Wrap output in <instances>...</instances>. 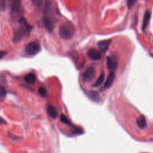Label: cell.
Segmentation results:
<instances>
[{
  "label": "cell",
  "instance_id": "obj_1",
  "mask_svg": "<svg viewBox=\"0 0 153 153\" xmlns=\"http://www.w3.org/2000/svg\"><path fill=\"white\" fill-rule=\"evenodd\" d=\"M19 26L17 29L15 30L13 33V41L15 42L21 41L25 36H28L33 26L30 25L25 18L21 17L19 20Z\"/></svg>",
  "mask_w": 153,
  "mask_h": 153
},
{
  "label": "cell",
  "instance_id": "obj_2",
  "mask_svg": "<svg viewBox=\"0 0 153 153\" xmlns=\"http://www.w3.org/2000/svg\"><path fill=\"white\" fill-rule=\"evenodd\" d=\"M44 24L48 32H51L54 27V19L53 12L52 4L50 1H47L44 16Z\"/></svg>",
  "mask_w": 153,
  "mask_h": 153
},
{
  "label": "cell",
  "instance_id": "obj_3",
  "mask_svg": "<svg viewBox=\"0 0 153 153\" xmlns=\"http://www.w3.org/2000/svg\"><path fill=\"white\" fill-rule=\"evenodd\" d=\"M75 32V28L74 24L71 22L63 23L59 27V33L60 37L64 39H69Z\"/></svg>",
  "mask_w": 153,
  "mask_h": 153
},
{
  "label": "cell",
  "instance_id": "obj_4",
  "mask_svg": "<svg viewBox=\"0 0 153 153\" xmlns=\"http://www.w3.org/2000/svg\"><path fill=\"white\" fill-rule=\"evenodd\" d=\"M10 8L11 16L14 19L19 17L22 13V7L21 3L18 1H11Z\"/></svg>",
  "mask_w": 153,
  "mask_h": 153
},
{
  "label": "cell",
  "instance_id": "obj_5",
  "mask_svg": "<svg viewBox=\"0 0 153 153\" xmlns=\"http://www.w3.org/2000/svg\"><path fill=\"white\" fill-rule=\"evenodd\" d=\"M41 50V46L39 43L32 41L28 43L25 47V51L26 52L31 56L36 54L38 53Z\"/></svg>",
  "mask_w": 153,
  "mask_h": 153
},
{
  "label": "cell",
  "instance_id": "obj_6",
  "mask_svg": "<svg viewBox=\"0 0 153 153\" xmlns=\"http://www.w3.org/2000/svg\"><path fill=\"white\" fill-rule=\"evenodd\" d=\"M95 75H96L95 69L92 66L88 67L86 69V70L82 74L83 80L85 82L90 81L94 78Z\"/></svg>",
  "mask_w": 153,
  "mask_h": 153
},
{
  "label": "cell",
  "instance_id": "obj_7",
  "mask_svg": "<svg viewBox=\"0 0 153 153\" xmlns=\"http://www.w3.org/2000/svg\"><path fill=\"white\" fill-rule=\"evenodd\" d=\"M87 55L89 59L93 60H99L101 59L100 53L95 48H91L87 52Z\"/></svg>",
  "mask_w": 153,
  "mask_h": 153
},
{
  "label": "cell",
  "instance_id": "obj_8",
  "mask_svg": "<svg viewBox=\"0 0 153 153\" xmlns=\"http://www.w3.org/2000/svg\"><path fill=\"white\" fill-rule=\"evenodd\" d=\"M106 65L107 68L113 71L114 70L116 69L118 66V62L117 60L111 56H108L106 57Z\"/></svg>",
  "mask_w": 153,
  "mask_h": 153
},
{
  "label": "cell",
  "instance_id": "obj_9",
  "mask_svg": "<svg viewBox=\"0 0 153 153\" xmlns=\"http://www.w3.org/2000/svg\"><path fill=\"white\" fill-rule=\"evenodd\" d=\"M111 41H112L111 39H106V40L99 41L97 43V46L102 51L105 53L108 50V48L111 43Z\"/></svg>",
  "mask_w": 153,
  "mask_h": 153
},
{
  "label": "cell",
  "instance_id": "obj_10",
  "mask_svg": "<svg viewBox=\"0 0 153 153\" xmlns=\"http://www.w3.org/2000/svg\"><path fill=\"white\" fill-rule=\"evenodd\" d=\"M115 74L114 71H111L109 75L108 76L106 81L105 82L104 84V88H109L111 86V85L112 84V83L114 82V81L115 79Z\"/></svg>",
  "mask_w": 153,
  "mask_h": 153
},
{
  "label": "cell",
  "instance_id": "obj_11",
  "mask_svg": "<svg viewBox=\"0 0 153 153\" xmlns=\"http://www.w3.org/2000/svg\"><path fill=\"white\" fill-rule=\"evenodd\" d=\"M47 113L48 114V115L53 118V119H56L58 115H59V112L57 109V108L53 106V105H48L47 107Z\"/></svg>",
  "mask_w": 153,
  "mask_h": 153
},
{
  "label": "cell",
  "instance_id": "obj_12",
  "mask_svg": "<svg viewBox=\"0 0 153 153\" xmlns=\"http://www.w3.org/2000/svg\"><path fill=\"white\" fill-rule=\"evenodd\" d=\"M136 124L138 127L140 129H144L146 127V121L145 117L141 115L139 117V118L136 120Z\"/></svg>",
  "mask_w": 153,
  "mask_h": 153
},
{
  "label": "cell",
  "instance_id": "obj_13",
  "mask_svg": "<svg viewBox=\"0 0 153 153\" xmlns=\"http://www.w3.org/2000/svg\"><path fill=\"white\" fill-rule=\"evenodd\" d=\"M150 17H151V12L148 10L145 12L143 17V20L142 22V30H145L146 26H148V24L150 20Z\"/></svg>",
  "mask_w": 153,
  "mask_h": 153
},
{
  "label": "cell",
  "instance_id": "obj_14",
  "mask_svg": "<svg viewBox=\"0 0 153 153\" xmlns=\"http://www.w3.org/2000/svg\"><path fill=\"white\" fill-rule=\"evenodd\" d=\"M24 79L28 84H33L36 79V76L33 73H29L25 76Z\"/></svg>",
  "mask_w": 153,
  "mask_h": 153
},
{
  "label": "cell",
  "instance_id": "obj_15",
  "mask_svg": "<svg viewBox=\"0 0 153 153\" xmlns=\"http://www.w3.org/2000/svg\"><path fill=\"white\" fill-rule=\"evenodd\" d=\"M105 72L103 71H102L100 74V75H99V76L98 77V78L97 79V80L96 81V82L93 84V87H99L100 86L103 82L104 81V79H105Z\"/></svg>",
  "mask_w": 153,
  "mask_h": 153
},
{
  "label": "cell",
  "instance_id": "obj_16",
  "mask_svg": "<svg viewBox=\"0 0 153 153\" xmlns=\"http://www.w3.org/2000/svg\"><path fill=\"white\" fill-rule=\"evenodd\" d=\"M88 96L93 101H99L100 100L99 93L94 91H90L88 92Z\"/></svg>",
  "mask_w": 153,
  "mask_h": 153
},
{
  "label": "cell",
  "instance_id": "obj_17",
  "mask_svg": "<svg viewBox=\"0 0 153 153\" xmlns=\"http://www.w3.org/2000/svg\"><path fill=\"white\" fill-rule=\"evenodd\" d=\"M7 96V91L2 86H0V102L4 101Z\"/></svg>",
  "mask_w": 153,
  "mask_h": 153
},
{
  "label": "cell",
  "instance_id": "obj_18",
  "mask_svg": "<svg viewBox=\"0 0 153 153\" xmlns=\"http://www.w3.org/2000/svg\"><path fill=\"white\" fill-rule=\"evenodd\" d=\"M60 121H61L63 123H64V124H67V125H68V126H72V124H71V123L70 122V121L69 120V119H68L64 114H62V115H60Z\"/></svg>",
  "mask_w": 153,
  "mask_h": 153
},
{
  "label": "cell",
  "instance_id": "obj_19",
  "mask_svg": "<svg viewBox=\"0 0 153 153\" xmlns=\"http://www.w3.org/2000/svg\"><path fill=\"white\" fill-rule=\"evenodd\" d=\"M38 93L42 97H46L47 95V91L44 87H40L38 89Z\"/></svg>",
  "mask_w": 153,
  "mask_h": 153
},
{
  "label": "cell",
  "instance_id": "obj_20",
  "mask_svg": "<svg viewBox=\"0 0 153 153\" xmlns=\"http://www.w3.org/2000/svg\"><path fill=\"white\" fill-rule=\"evenodd\" d=\"M136 2V1H128L127 2V6L128 8H130L131 7L133 6V5L134 4V3Z\"/></svg>",
  "mask_w": 153,
  "mask_h": 153
},
{
  "label": "cell",
  "instance_id": "obj_21",
  "mask_svg": "<svg viewBox=\"0 0 153 153\" xmlns=\"http://www.w3.org/2000/svg\"><path fill=\"white\" fill-rule=\"evenodd\" d=\"M5 1H0V8L1 9H4L5 8Z\"/></svg>",
  "mask_w": 153,
  "mask_h": 153
},
{
  "label": "cell",
  "instance_id": "obj_22",
  "mask_svg": "<svg viewBox=\"0 0 153 153\" xmlns=\"http://www.w3.org/2000/svg\"><path fill=\"white\" fill-rule=\"evenodd\" d=\"M6 54V51H2V50H0V59H1Z\"/></svg>",
  "mask_w": 153,
  "mask_h": 153
},
{
  "label": "cell",
  "instance_id": "obj_23",
  "mask_svg": "<svg viewBox=\"0 0 153 153\" xmlns=\"http://www.w3.org/2000/svg\"><path fill=\"white\" fill-rule=\"evenodd\" d=\"M32 2L33 4H35V5H40L41 4L42 2V1H33Z\"/></svg>",
  "mask_w": 153,
  "mask_h": 153
},
{
  "label": "cell",
  "instance_id": "obj_24",
  "mask_svg": "<svg viewBox=\"0 0 153 153\" xmlns=\"http://www.w3.org/2000/svg\"><path fill=\"white\" fill-rule=\"evenodd\" d=\"M0 124H7L6 121L1 117H0Z\"/></svg>",
  "mask_w": 153,
  "mask_h": 153
}]
</instances>
